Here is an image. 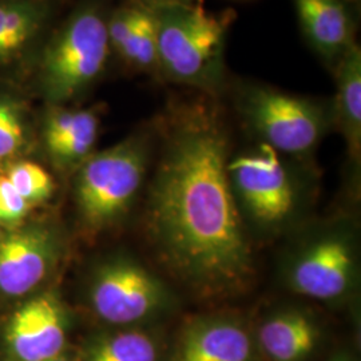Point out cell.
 <instances>
[{"label":"cell","instance_id":"obj_1","mask_svg":"<svg viewBox=\"0 0 361 361\" xmlns=\"http://www.w3.org/2000/svg\"><path fill=\"white\" fill-rule=\"evenodd\" d=\"M159 137L146 207L157 257L194 296L219 300L245 292L255 258L229 180L232 141L217 106L176 104Z\"/></svg>","mask_w":361,"mask_h":361},{"label":"cell","instance_id":"obj_2","mask_svg":"<svg viewBox=\"0 0 361 361\" xmlns=\"http://www.w3.org/2000/svg\"><path fill=\"white\" fill-rule=\"evenodd\" d=\"M154 18L158 73L177 85L216 97L226 82L225 50L234 15L201 4L149 8Z\"/></svg>","mask_w":361,"mask_h":361},{"label":"cell","instance_id":"obj_3","mask_svg":"<svg viewBox=\"0 0 361 361\" xmlns=\"http://www.w3.org/2000/svg\"><path fill=\"white\" fill-rule=\"evenodd\" d=\"M235 106L261 143L290 157L312 153L334 125L332 104L261 83L243 85Z\"/></svg>","mask_w":361,"mask_h":361},{"label":"cell","instance_id":"obj_4","mask_svg":"<svg viewBox=\"0 0 361 361\" xmlns=\"http://www.w3.org/2000/svg\"><path fill=\"white\" fill-rule=\"evenodd\" d=\"M153 143L152 135L135 134L83 162L77 200L89 228L102 229L126 213L146 177Z\"/></svg>","mask_w":361,"mask_h":361},{"label":"cell","instance_id":"obj_5","mask_svg":"<svg viewBox=\"0 0 361 361\" xmlns=\"http://www.w3.org/2000/svg\"><path fill=\"white\" fill-rule=\"evenodd\" d=\"M107 20L97 7L73 13L44 50L40 79L52 102L68 101L104 71L110 52Z\"/></svg>","mask_w":361,"mask_h":361},{"label":"cell","instance_id":"obj_6","mask_svg":"<svg viewBox=\"0 0 361 361\" xmlns=\"http://www.w3.org/2000/svg\"><path fill=\"white\" fill-rule=\"evenodd\" d=\"M229 180L238 209L258 229L279 232L292 222L298 209L295 173L268 145L232 157Z\"/></svg>","mask_w":361,"mask_h":361},{"label":"cell","instance_id":"obj_7","mask_svg":"<svg viewBox=\"0 0 361 361\" xmlns=\"http://www.w3.org/2000/svg\"><path fill=\"white\" fill-rule=\"evenodd\" d=\"M90 300L99 319L122 328L152 323L173 304L165 283L131 259L111 261L97 271Z\"/></svg>","mask_w":361,"mask_h":361},{"label":"cell","instance_id":"obj_8","mask_svg":"<svg viewBox=\"0 0 361 361\" xmlns=\"http://www.w3.org/2000/svg\"><path fill=\"white\" fill-rule=\"evenodd\" d=\"M356 271L353 237L345 229H329L298 246L286 268V283L297 295L336 301L350 292Z\"/></svg>","mask_w":361,"mask_h":361},{"label":"cell","instance_id":"obj_9","mask_svg":"<svg viewBox=\"0 0 361 361\" xmlns=\"http://www.w3.org/2000/svg\"><path fill=\"white\" fill-rule=\"evenodd\" d=\"M68 319L61 300L46 293L15 310L6 326V344L16 361H47L65 353Z\"/></svg>","mask_w":361,"mask_h":361},{"label":"cell","instance_id":"obj_10","mask_svg":"<svg viewBox=\"0 0 361 361\" xmlns=\"http://www.w3.org/2000/svg\"><path fill=\"white\" fill-rule=\"evenodd\" d=\"M255 335L228 316H201L180 328L166 361H257Z\"/></svg>","mask_w":361,"mask_h":361},{"label":"cell","instance_id":"obj_11","mask_svg":"<svg viewBox=\"0 0 361 361\" xmlns=\"http://www.w3.org/2000/svg\"><path fill=\"white\" fill-rule=\"evenodd\" d=\"M55 244L46 231L13 233L0 241V290L22 296L38 286L51 268Z\"/></svg>","mask_w":361,"mask_h":361},{"label":"cell","instance_id":"obj_12","mask_svg":"<svg viewBox=\"0 0 361 361\" xmlns=\"http://www.w3.org/2000/svg\"><path fill=\"white\" fill-rule=\"evenodd\" d=\"M253 335L259 356L267 361H308L322 343L323 331L310 312L286 308L262 320Z\"/></svg>","mask_w":361,"mask_h":361},{"label":"cell","instance_id":"obj_13","mask_svg":"<svg viewBox=\"0 0 361 361\" xmlns=\"http://www.w3.org/2000/svg\"><path fill=\"white\" fill-rule=\"evenodd\" d=\"M298 23L324 63L335 68L355 42V20L343 0H293Z\"/></svg>","mask_w":361,"mask_h":361},{"label":"cell","instance_id":"obj_14","mask_svg":"<svg viewBox=\"0 0 361 361\" xmlns=\"http://www.w3.org/2000/svg\"><path fill=\"white\" fill-rule=\"evenodd\" d=\"M110 47L133 68L158 73L154 18L138 3L118 8L107 20Z\"/></svg>","mask_w":361,"mask_h":361},{"label":"cell","instance_id":"obj_15","mask_svg":"<svg viewBox=\"0 0 361 361\" xmlns=\"http://www.w3.org/2000/svg\"><path fill=\"white\" fill-rule=\"evenodd\" d=\"M336 98L334 125L341 131L355 165L361 155V50L355 43L338 61L335 68Z\"/></svg>","mask_w":361,"mask_h":361},{"label":"cell","instance_id":"obj_16","mask_svg":"<svg viewBox=\"0 0 361 361\" xmlns=\"http://www.w3.org/2000/svg\"><path fill=\"white\" fill-rule=\"evenodd\" d=\"M159 336L142 326L104 332L87 340L77 361H166Z\"/></svg>","mask_w":361,"mask_h":361},{"label":"cell","instance_id":"obj_17","mask_svg":"<svg viewBox=\"0 0 361 361\" xmlns=\"http://www.w3.org/2000/svg\"><path fill=\"white\" fill-rule=\"evenodd\" d=\"M44 8L34 1L0 3V62L22 50L40 28Z\"/></svg>","mask_w":361,"mask_h":361},{"label":"cell","instance_id":"obj_18","mask_svg":"<svg viewBox=\"0 0 361 361\" xmlns=\"http://www.w3.org/2000/svg\"><path fill=\"white\" fill-rule=\"evenodd\" d=\"M99 129L97 114L90 110H79L77 122L63 135L47 141L52 157L62 164H75L90 154Z\"/></svg>","mask_w":361,"mask_h":361},{"label":"cell","instance_id":"obj_19","mask_svg":"<svg viewBox=\"0 0 361 361\" xmlns=\"http://www.w3.org/2000/svg\"><path fill=\"white\" fill-rule=\"evenodd\" d=\"M7 178L28 204L49 198L54 189L51 176L42 166L32 162L15 165L10 170Z\"/></svg>","mask_w":361,"mask_h":361},{"label":"cell","instance_id":"obj_20","mask_svg":"<svg viewBox=\"0 0 361 361\" xmlns=\"http://www.w3.org/2000/svg\"><path fill=\"white\" fill-rule=\"evenodd\" d=\"M23 140V125L16 109L0 99V159L15 154Z\"/></svg>","mask_w":361,"mask_h":361},{"label":"cell","instance_id":"obj_21","mask_svg":"<svg viewBox=\"0 0 361 361\" xmlns=\"http://www.w3.org/2000/svg\"><path fill=\"white\" fill-rule=\"evenodd\" d=\"M30 204L7 177H0V221L16 222L26 216Z\"/></svg>","mask_w":361,"mask_h":361},{"label":"cell","instance_id":"obj_22","mask_svg":"<svg viewBox=\"0 0 361 361\" xmlns=\"http://www.w3.org/2000/svg\"><path fill=\"white\" fill-rule=\"evenodd\" d=\"M134 3H138L147 8L159 7V6H170V4H204V0H133Z\"/></svg>","mask_w":361,"mask_h":361},{"label":"cell","instance_id":"obj_23","mask_svg":"<svg viewBox=\"0 0 361 361\" xmlns=\"http://www.w3.org/2000/svg\"><path fill=\"white\" fill-rule=\"evenodd\" d=\"M326 361H357V359L348 349H340L331 355Z\"/></svg>","mask_w":361,"mask_h":361},{"label":"cell","instance_id":"obj_24","mask_svg":"<svg viewBox=\"0 0 361 361\" xmlns=\"http://www.w3.org/2000/svg\"><path fill=\"white\" fill-rule=\"evenodd\" d=\"M47 361H73L70 359V356L67 355V353H62V355H59V356H56V357H54V359H50V360Z\"/></svg>","mask_w":361,"mask_h":361},{"label":"cell","instance_id":"obj_25","mask_svg":"<svg viewBox=\"0 0 361 361\" xmlns=\"http://www.w3.org/2000/svg\"><path fill=\"white\" fill-rule=\"evenodd\" d=\"M343 1H345L349 7H355L356 4H360L361 0H343Z\"/></svg>","mask_w":361,"mask_h":361}]
</instances>
